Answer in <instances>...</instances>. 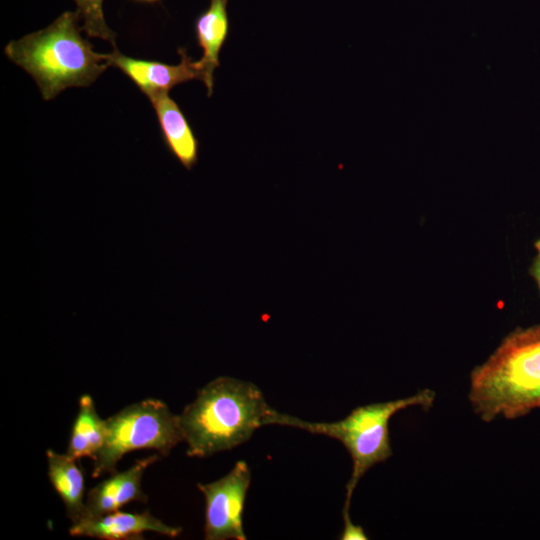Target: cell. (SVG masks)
<instances>
[{"instance_id": "1", "label": "cell", "mask_w": 540, "mask_h": 540, "mask_svg": "<svg viewBox=\"0 0 540 540\" xmlns=\"http://www.w3.org/2000/svg\"><path fill=\"white\" fill-rule=\"evenodd\" d=\"M273 411L255 384L217 377L179 414L186 454L203 458L239 446L270 425Z\"/></svg>"}, {"instance_id": "2", "label": "cell", "mask_w": 540, "mask_h": 540, "mask_svg": "<svg viewBox=\"0 0 540 540\" xmlns=\"http://www.w3.org/2000/svg\"><path fill=\"white\" fill-rule=\"evenodd\" d=\"M469 401L488 423L540 408V325L517 328L470 375Z\"/></svg>"}, {"instance_id": "3", "label": "cell", "mask_w": 540, "mask_h": 540, "mask_svg": "<svg viewBox=\"0 0 540 540\" xmlns=\"http://www.w3.org/2000/svg\"><path fill=\"white\" fill-rule=\"evenodd\" d=\"M77 11H65L47 27L10 41L4 54L36 82L42 98L54 99L71 87H86L109 67L82 37Z\"/></svg>"}, {"instance_id": "4", "label": "cell", "mask_w": 540, "mask_h": 540, "mask_svg": "<svg viewBox=\"0 0 540 540\" xmlns=\"http://www.w3.org/2000/svg\"><path fill=\"white\" fill-rule=\"evenodd\" d=\"M435 392L424 389L409 397L371 403L353 409L345 418L335 422H310L296 416L273 411L270 425H282L334 438L347 449L352 459V474L346 486L342 514L349 513L353 492L361 477L374 465L392 455L389 435L390 419L399 411L419 406L432 407Z\"/></svg>"}, {"instance_id": "5", "label": "cell", "mask_w": 540, "mask_h": 540, "mask_svg": "<svg viewBox=\"0 0 540 540\" xmlns=\"http://www.w3.org/2000/svg\"><path fill=\"white\" fill-rule=\"evenodd\" d=\"M106 440L93 459L92 476L112 474L121 458L136 450H155L167 456L184 441L179 415L159 399L130 404L106 419Z\"/></svg>"}, {"instance_id": "6", "label": "cell", "mask_w": 540, "mask_h": 540, "mask_svg": "<svg viewBox=\"0 0 540 540\" xmlns=\"http://www.w3.org/2000/svg\"><path fill=\"white\" fill-rule=\"evenodd\" d=\"M250 483L249 466L240 460L220 479L197 484L205 500L206 540H246L243 511Z\"/></svg>"}, {"instance_id": "7", "label": "cell", "mask_w": 540, "mask_h": 540, "mask_svg": "<svg viewBox=\"0 0 540 540\" xmlns=\"http://www.w3.org/2000/svg\"><path fill=\"white\" fill-rule=\"evenodd\" d=\"M180 62L176 65L159 61L136 59L123 55L118 50L109 54L107 63L122 71L138 88L150 98L169 92L172 88L191 80H204L203 68L194 61L184 48H178Z\"/></svg>"}, {"instance_id": "8", "label": "cell", "mask_w": 540, "mask_h": 540, "mask_svg": "<svg viewBox=\"0 0 540 540\" xmlns=\"http://www.w3.org/2000/svg\"><path fill=\"white\" fill-rule=\"evenodd\" d=\"M157 460L156 454L140 459L127 470L113 472L109 478L91 488L85 498L81 519H92L118 511L134 501L146 503L148 497L142 490V477L145 470Z\"/></svg>"}, {"instance_id": "9", "label": "cell", "mask_w": 540, "mask_h": 540, "mask_svg": "<svg viewBox=\"0 0 540 540\" xmlns=\"http://www.w3.org/2000/svg\"><path fill=\"white\" fill-rule=\"evenodd\" d=\"M181 531L180 527L164 523L149 511L132 513L119 510L92 519H81L76 523H72L69 528L71 536L104 540L140 538L145 532L176 537Z\"/></svg>"}, {"instance_id": "10", "label": "cell", "mask_w": 540, "mask_h": 540, "mask_svg": "<svg viewBox=\"0 0 540 540\" xmlns=\"http://www.w3.org/2000/svg\"><path fill=\"white\" fill-rule=\"evenodd\" d=\"M148 99L156 113L166 148L190 171L198 162L199 142L186 116L168 92Z\"/></svg>"}, {"instance_id": "11", "label": "cell", "mask_w": 540, "mask_h": 540, "mask_svg": "<svg viewBox=\"0 0 540 540\" xmlns=\"http://www.w3.org/2000/svg\"><path fill=\"white\" fill-rule=\"evenodd\" d=\"M228 0H209L208 8L195 21L194 30L202 49L199 60L204 73L203 83L208 97L214 89V71L219 67V54L229 35Z\"/></svg>"}, {"instance_id": "12", "label": "cell", "mask_w": 540, "mask_h": 540, "mask_svg": "<svg viewBox=\"0 0 540 540\" xmlns=\"http://www.w3.org/2000/svg\"><path fill=\"white\" fill-rule=\"evenodd\" d=\"M48 477L61 498L66 515L72 523L78 522L85 507V479L77 460L52 449L46 451Z\"/></svg>"}, {"instance_id": "13", "label": "cell", "mask_w": 540, "mask_h": 540, "mask_svg": "<svg viewBox=\"0 0 540 540\" xmlns=\"http://www.w3.org/2000/svg\"><path fill=\"white\" fill-rule=\"evenodd\" d=\"M107 435L106 419L97 413L93 398L83 394L74 419L66 454L79 460L96 457L103 447Z\"/></svg>"}, {"instance_id": "14", "label": "cell", "mask_w": 540, "mask_h": 540, "mask_svg": "<svg viewBox=\"0 0 540 540\" xmlns=\"http://www.w3.org/2000/svg\"><path fill=\"white\" fill-rule=\"evenodd\" d=\"M83 21L82 31L87 36L99 38L115 46L116 33L107 25L103 13V0H74Z\"/></svg>"}, {"instance_id": "15", "label": "cell", "mask_w": 540, "mask_h": 540, "mask_svg": "<svg viewBox=\"0 0 540 540\" xmlns=\"http://www.w3.org/2000/svg\"><path fill=\"white\" fill-rule=\"evenodd\" d=\"M344 527L340 539L342 540H366L368 539L365 531L359 525L352 522L350 514L343 515Z\"/></svg>"}, {"instance_id": "16", "label": "cell", "mask_w": 540, "mask_h": 540, "mask_svg": "<svg viewBox=\"0 0 540 540\" xmlns=\"http://www.w3.org/2000/svg\"><path fill=\"white\" fill-rule=\"evenodd\" d=\"M536 249H537V255L535 256L531 267H530V275L535 280L539 292H540V239L536 242Z\"/></svg>"}, {"instance_id": "17", "label": "cell", "mask_w": 540, "mask_h": 540, "mask_svg": "<svg viewBox=\"0 0 540 540\" xmlns=\"http://www.w3.org/2000/svg\"><path fill=\"white\" fill-rule=\"evenodd\" d=\"M139 1H144V2H156V1H159V0H139Z\"/></svg>"}]
</instances>
